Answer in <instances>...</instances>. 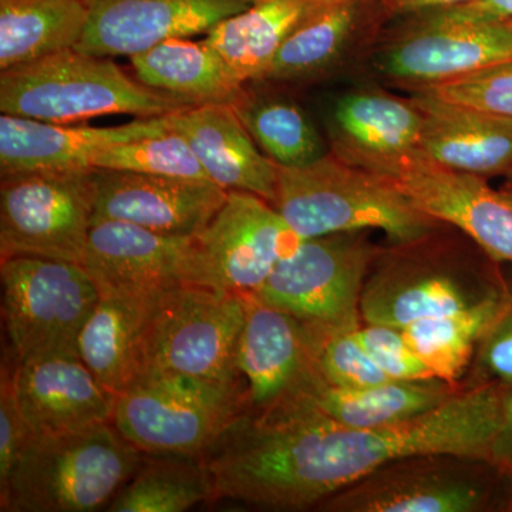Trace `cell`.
Here are the masks:
<instances>
[{
    "mask_svg": "<svg viewBox=\"0 0 512 512\" xmlns=\"http://www.w3.org/2000/svg\"><path fill=\"white\" fill-rule=\"evenodd\" d=\"M305 330L313 367L326 383L367 387L389 382L386 373L363 348L356 329L325 330L305 325Z\"/></svg>",
    "mask_w": 512,
    "mask_h": 512,
    "instance_id": "836d02e7",
    "label": "cell"
},
{
    "mask_svg": "<svg viewBox=\"0 0 512 512\" xmlns=\"http://www.w3.org/2000/svg\"><path fill=\"white\" fill-rule=\"evenodd\" d=\"M137 79L153 89L197 104L235 107L244 100L242 83L202 40L173 37L130 56Z\"/></svg>",
    "mask_w": 512,
    "mask_h": 512,
    "instance_id": "4316f807",
    "label": "cell"
},
{
    "mask_svg": "<svg viewBox=\"0 0 512 512\" xmlns=\"http://www.w3.org/2000/svg\"><path fill=\"white\" fill-rule=\"evenodd\" d=\"M505 22H507V23H508V25H510V26H511V28H512V19H507V20H505Z\"/></svg>",
    "mask_w": 512,
    "mask_h": 512,
    "instance_id": "f6af8a7d",
    "label": "cell"
},
{
    "mask_svg": "<svg viewBox=\"0 0 512 512\" xmlns=\"http://www.w3.org/2000/svg\"><path fill=\"white\" fill-rule=\"evenodd\" d=\"M356 336L390 380H423L436 377L404 338L402 329L366 323L356 329Z\"/></svg>",
    "mask_w": 512,
    "mask_h": 512,
    "instance_id": "d590c367",
    "label": "cell"
},
{
    "mask_svg": "<svg viewBox=\"0 0 512 512\" xmlns=\"http://www.w3.org/2000/svg\"><path fill=\"white\" fill-rule=\"evenodd\" d=\"M461 389L458 384L437 377L389 380L367 387H339L326 383L315 372L309 383L291 399L299 400L320 420L333 426L377 429L430 412Z\"/></svg>",
    "mask_w": 512,
    "mask_h": 512,
    "instance_id": "603a6c76",
    "label": "cell"
},
{
    "mask_svg": "<svg viewBox=\"0 0 512 512\" xmlns=\"http://www.w3.org/2000/svg\"><path fill=\"white\" fill-rule=\"evenodd\" d=\"M93 168L211 181L188 141L174 130L107 148Z\"/></svg>",
    "mask_w": 512,
    "mask_h": 512,
    "instance_id": "d6a6232c",
    "label": "cell"
},
{
    "mask_svg": "<svg viewBox=\"0 0 512 512\" xmlns=\"http://www.w3.org/2000/svg\"><path fill=\"white\" fill-rule=\"evenodd\" d=\"M274 207L303 239L380 229L394 242L414 244L437 222L392 181L338 156L278 167Z\"/></svg>",
    "mask_w": 512,
    "mask_h": 512,
    "instance_id": "3957f363",
    "label": "cell"
},
{
    "mask_svg": "<svg viewBox=\"0 0 512 512\" xmlns=\"http://www.w3.org/2000/svg\"><path fill=\"white\" fill-rule=\"evenodd\" d=\"M500 511L512 512V481L507 480V484H505L503 503H501Z\"/></svg>",
    "mask_w": 512,
    "mask_h": 512,
    "instance_id": "b9f144b4",
    "label": "cell"
},
{
    "mask_svg": "<svg viewBox=\"0 0 512 512\" xmlns=\"http://www.w3.org/2000/svg\"><path fill=\"white\" fill-rule=\"evenodd\" d=\"M171 128L188 141L208 178L227 191L258 195L274 205L278 165L248 133L229 104L205 103L170 114Z\"/></svg>",
    "mask_w": 512,
    "mask_h": 512,
    "instance_id": "44dd1931",
    "label": "cell"
},
{
    "mask_svg": "<svg viewBox=\"0 0 512 512\" xmlns=\"http://www.w3.org/2000/svg\"><path fill=\"white\" fill-rule=\"evenodd\" d=\"M500 192H501V194H503V197L505 198V200L510 202V204L512 205V185H510V184L505 185L503 190H500Z\"/></svg>",
    "mask_w": 512,
    "mask_h": 512,
    "instance_id": "7bdbcfd3",
    "label": "cell"
},
{
    "mask_svg": "<svg viewBox=\"0 0 512 512\" xmlns=\"http://www.w3.org/2000/svg\"><path fill=\"white\" fill-rule=\"evenodd\" d=\"M86 32L74 49L133 56L173 37L207 35L254 0H87Z\"/></svg>",
    "mask_w": 512,
    "mask_h": 512,
    "instance_id": "9a60e30c",
    "label": "cell"
},
{
    "mask_svg": "<svg viewBox=\"0 0 512 512\" xmlns=\"http://www.w3.org/2000/svg\"><path fill=\"white\" fill-rule=\"evenodd\" d=\"M94 221L128 222L170 237H194L221 210L228 192L212 181L99 170Z\"/></svg>",
    "mask_w": 512,
    "mask_h": 512,
    "instance_id": "5bb4252c",
    "label": "cell"
},
{
    "mask_svg": "<svg viewBox=\"0 0 512 512\" xmlns=\"http://www.w3.org/2000/svg\"><path fill=\"white\" fill-rule=\"evenodd\" d=\"M372 173L392 181L423 214L461 229L493 261L512 264V205L485 178L444 167L419 148Z\"/></svg>",
    "mask_w": 512,
    "mask_h": 512,
    "instance_id": "7c38bea8",
    "label": "cell"
},
{
    "mask_svg": "<svg viewBox=\"0 0 512 512\" xmlns=\"http://www.w3.org/2000/svg\"><path fill=\"white\" fill-rule=\"evenodd\" d=\"M508 387L470 384L430 412L377 429L333 426L296 399L244 413L205 454L214 500L305 511L400 458L490 461Z\"/></svg>",
    "mask_w": 512,
    "mask_h": 512,
    "instance_id": "6da1fadb",
    "label": "cell"
},
{
    "mask_svg": "<svg viewBox=\"0 0 512 512\" xmlns=\"http://www.w3.org/2000/svg\"><path fill=\"white\" fill-rule=\"evenodd\" d=\"M335 0H254L205 35L238 82L259 80L282 43L305 20Z\"/></svg>",
    "mask_w": 512,
    "mask_h": 512,
    "instance_id": "d4e9b609",
    "label": "cell"
},
{
    "mask_svg": "<svg viewBox=\"0 0 512 512\" xmlns=\"http://www.w3.org/2000/svg\"><path fill=\"white\" fill-rule=\"evenodd\" d=\"M12 372L13 363H3L0 377V497L8 491L13 471L35 437L20 412Z\"/></svg>",
    "mask_w": 512,
    "mask_h": 512,
    "instance_id": "8d00e7d4",
    "label": "cell"
},
{
    "mask_svg": "<svg viewBox=\"0 0 512 512\" xmlns=\"http://www.w3.org/2000/svg\"><path fill=\"white\" fill-rule=\"evenodd\" d=\"M511 296L508 289L464 311L419 320L402 329L404 338L437 379L458 384Z\"/></svg>",
    "mask_w": 512,
    "mask_h": 512,
    "instance_id": "f1b7e54d",
    "label": "cell"
},
{
    "mask_svg": "<svg viewBox=\"0 0 512 512\" xmlns=\"http://www.w3.org/2000/svg\"><path fill=\"white\" fill-rule=\"evenodd\" d=\"M508 177V184L512 185V170L510 171V174L507 175Z\"/></svg>",
    "mask_w": 512,
    "mask_h": 512,
    "instance_id": "ee69618b",
    "label": "cell"
},
{
    "mask_svg": "<svg viewBox=\"0 0 512 512\" xmlns=\"http://www.w3.org/2000/svg\"><path fill=\"white\" fill-rule=\"evenodd\" d=\"M80 265L99 292L151 295L202 286L194 237H170L123 221L93 222Z\"/></svg>",
    "mask_w": 512,
    "mask_h": 512,
    "instance_id": "4fadbf2b",
    "label": "cell"
},
{
    "mask_svg": "<svg viewBox=\"0 0 512 512\" xmlns=\"http://www.w3.org/2000/svg\"><path fill=\"white\" fill-rule=\"evenodd\" d=\"M242 299L238 369L247 384L248 410L261 412L296 396L316 370L301 320L252 296Z\"/></svg>",
    "mask_w": 512,
    "mask_h": 512,
    "instance_id": "e0dca14e",
    "label": "cell"
},
{
    "mask_svg": "<svg viewBox=\"0 0 512 512\" xmlns=\"http://www.w3.org/2000/svg\"><path fill=\"white\" fill-rule=\"evenodd\" d=\"M143 456L113 423L35 436L0 497V511L103 510L136 473Z\"/></svg>",
    "mask_w": 512,
    "mask_h": 512,
    "instance_id": "277c9868",
    "label": "cell"
},
{
    "mask_svg": "<svg viewBox=\"0 0 512 512\" xmlns=\"http://www.w3.org/2000/svg\"><path fill=\"white\" fill-rule=\"evenodd\" d=\"M477 382L512 386V296L476 353Z\"/></svg>",
    "mask_w": 512,
    "mask_h": 512,
    "instance_id": "74e56055",
    "label": "cell"
},
{
    "mask_svg": "<svg viewBox=\"0 0 512 512\" xmlns=\"http://www.w3.org/2000/svg\"><path fill=\"white\" fill-rule=\"evenodd\" d=\"M212 497L211 474L202 457L144 454L136 473L106 510L183 512Z\"/></svg>",
    "mask_w": 512,
    "mask_h": 512,
    "instance_id": "f546056e",
    "label": "cell"
},
{
    "mask_svg": "<svg viewBox=\"0 0 512 512\" xmlns=\"http://www.w3.org/2000/svg\"><path fill=\"white\" fill-rule=\"evenodd\" d=\"M258 147L278 167H301L323 157L322 141L301 109L288 101H241L234 107Z\"/></svg>",
    "mask_w": 512,
    "mask_h": 512,
    "instance_id": "1f68e13d",
    "label": "cell"
},
{
    "mask_svg": "<svg viewBox=\"0 0 512 512\" xmlns=\"http://www.w3.org/2000/svg\"><path fill=\"white\" fill-rule=\"evenodd\" d=\"M419 150L451 170L491 177L512 170V120L417 93Z\"/></svg>",
    "mask_w": 512,
    "mask_h": 512,
    "instance_id": "7402d4cb",
    "label": "cell"
},
{
    "mask_svg": "<svg viewBox=\"0 0 512 512\" xmlns=\"http://www.w3.org/2000/svg\"><path fill=\"white\" fill-rule=\"evenodd\" d=\"M467 2L470 0H376L377 6L389 15H423Z\"/></svg>",
    "mask_w": 512,
    "mask_h": 512,
    "instance_id": "60d3db41",
    "label": "cell"
},
{
    "mask_svg": "<svg viewBox=\"0 0 512 512\" xmlns=\"http://www.w3.org/2000/svg\"><path fill=\"white\" fill-rule=\"evenodd\" d=\"M508 291L501 278L468 279L444 268L397 265L382 269L363 286V322L403 329L414 322L464 311Z\"/></svg>",
    "mask_w": 512,
    "mask_h": 512,
    "instance_id": "ffe728a7",
    "label": "cell"
},
{
    "mask_svg": "<svg viewBox=\"0 0 512 512\" xmlns=\"http://www.w3.org/2000/svg\"><path fill=\"white\" fill-rule=\"evenodd\" d=\"M302 242L271 202L251 192L229 191L210 224L194 235L201 284L252 295Z\"/></svg>",
    "mask_w": 512,
    "mask_h": 512,
    "instance_id": "8fae6325",
    "label": "cell"
},
{
    "mask_svg": "<svg viewBox=\"0 0 512 512\" xmlns=\"http://www.w3.org/2000/svg\"><path fill=\"white\" fill-rule=\"evenodd\" d=\"M244 322V299L237 293L201 285L151 293L144 323L143 375L167 372L244 382L237 363Z\"/></svg>",
    "mask_w": 512,
    "mask_h": 512,
    "instance_id": "8992f818",
    "label": "cell"
},
{
    "mask_svg": "<svg viewBox=\"0 0 512 512\" xmlns=\"http://www.w3.org/2000/svg\"><path fill=\"white\" fill-rule=\"evenodd\" d=\"M2 313L13 362L79 356L80 332L100 292L86 269L74 262L10 256L0 264Z\"/></svg>",
    "mask_w": 512,
    "mask_h": 512,
    "instance_id": "52a82bcc",
    "label": "cell"
},
{
    "mask_svg": "<svg viewBox=\"0 0 512 512\" xmlns=\"http://www.w3.org/2000/svg\"><path fill=\"white\" fill-rule=\"evenodd\" d=\"M417 93L512 120V60L456 79L423 84Z\"/></svg>",
    "mask_w": 512,
    "mask_h": 512,
    "instance_id": "e575fe53",
    "label": "cell"
},
{
    "mask_svg": "<svg viewBox=\"0 0 512 512\" xmlns=\"http://www.w3.org/2000/svg\"><path fill=\"white\" fill-rule=\"evenodd\" d=\"M89 16L87 0H0V70L74 49Z\"/></svg>",
    "mask_w": 512,
    "mask_h": 512,
    "instance_id": "83f0119b",
    "label": "cell"
},
{
    "mask_svg": "<svg viewBox=\"0 0 512 512\" xmlns=\"http://www.w3.org/2000/svg\"><path fill=\"white\" fill-rule=\"evenodd\" d=\"M507 480L487 460L424 454L400 458L319 505L328 512L498 510Z\"/></svg>",
    "mask_w": 512,
    "mask_h": 512,
    "instance_id": "ba28073f",
    "label": "cell"
},
{
    "mask_svg": "<svg viewBox=\"0 0 512 512\" xmlns=\"http://www.w3.org/2000/svg\"><path fill=\"white\" fill-rule=\"evenodd\" d=\"M451 22H494L512 19V0H470L453 8L423 13Z\"/></svg>",
    "mask_w": 512,
    "mask_h": 512,
    "instance_id": "f35d334b",
    "label": "cell"
},
{
    "mask_svg": "<svg viewBox=\"0 0 512 512\" xmlns=\"http://www.w3.org/2000/svg\"><path fill=\"white\" fill-rule=\"evenodd\" d=\"M197 106L192 100L131 79L110 57L62 50L0 73V111L45 123L74 124L130 114L167 116Z\"/></svg>",
    "mask_w": 512,
    "mask_h": 512,
    "instance_id": "7a4b0ae2",
    "label": "cell"
},
{
    "mask_svg": "<svg viewBox=\"0 0 512 512\" xmlns=\"http://www.w3.org/2000/svg\"><path fill=\"white\" fill-rule=\"evenodd\" d=\"M376 256L363 231L303 239L252 298L325 330L357 329L360 299Z\"/></svg>",
    "mask_w": 512,
    "mask_h": 512,
    "instance_id": "30bf717a",
    "label": "cell"
},
{
    "mask_svg": "<svg viewBox=\"0 0 512 512\" xmlns=\"http://www.w3.org/2000/svg\"><path fill=\"white\" fill-rule=\"evenodd\" d=\"M419 16L420 28L384 57V72L392 77L430 84L512 60V28L505 20L451 22Z\"/></svg>",
    "mask_w": 512,
    "mask_h": 512,
    "instance_id": "d6986e66",
    "label": "cell"
},
{
    "mask_svg": "<svg viewBox=\"0 0 512 512\" xmlns=\"http://www.w3.org/2000/svg\"><path fill=\"white\" fill-rule=\"evenodd\" d=\"M92 170L2 175L0 256L82 264L96 211Z\"/></svg>",
    "mask_w": 512,
    "mask_h": 512,
    "instance_id": "9c48e42d",
    "label": "cell"
},
{
    "mask_svg": "<svg viewBox=\"0 0 512 512\" xmlns=\"http://www.w3.org/2000/svg\"><path fill=\"white\" fill-rule=\"evenodd\" d=\"M247 410L245 382L151 372L117 396L113 424L141 453L202 457Z\"/></svg>",
    "mask_w": 512,
    "mask_h": 512,
    "instance_id": "5b68a950",
    "label": "cell"
},
{
    "mask_svg": "<svg viewBox=\"0 0 512 512\" xmlns=\"http://www.w3.org/2000/svg\"><path fill=\"white\" fill-rule=\"evenodd\" d=\"M12 376L20 412L35 436L113 423L116 394L79 356L13 362Z\"/></svg>",
    "mask_w": 512,
    "mask_h": 512,
    "instance_id": "2e32d148",
    "label": "cell"
},
{
    "mask_svg": "<svg viewBox=\"0 0 512 512\" xmlns=\"http://www.w3.org/2000/svg\"><path fill=\"white\" fill-rule=\"evenodd\" d=\"M421 128L423 113L413 100L383 93L349 94L333 113L338 157L369 171L417 150Z\"/></svg>",
    "mask_w": 512,
    "mask_h": 512,
    "instance_id": "cb8c5ba5",
    "label": "cell"
},
{
    "mask_svg": "<svg viewBox=\"0 0 512 512\" xmlns=\"http://www.w3.org/2000/svg\"><path fill=\"white\" fill-rule=\"evenodd\" d=\"M369 0H335L302 23L282 43L259 80H289L328 67L365 15Z\"/></svg>",
    "mask_w": 512,
    "mask_h": 512,
    "instance_id": "4dcf8cb0",
    "label": "cell"
},
{
    "mask_svg": "<svg viewBox=\"0 0 512 512\" xmlns=\"http://www.w3.org/2000/svg\"><path fill=\"white\" fill-rule=\"evenodd\" d=\"M173 130L170 114L114 127L70 126L25 117L0 116L2 175L35 171L92 170L107 148Z\"/></svg>",
    "mask_w": 512,
    "mask_h": 512,
    "instance_id": "ac0fdd59",
    "label": "cell"
},
{
    "mask_svg": "<svg viewBox=\"0 0 512 512\" xmlns=\"http://www.w3.org/2000/svg\"><path fill=\"white\" fill-rule=\"evenodd\" d=\"M491 464L505 480L512 481V386L505 396L503 421L491 450Z\"/></svg>",
    "mask_w": 512,
    "mask_h": 512,
    "instance_id": "ab89813d",
    "label": "cell"
},
{
    "mask_svg": "<svg viewBox=\"0 0 512 512\" xmlns=\"http://www.w3.org/2000/svg\"><path fill=\"white\" fill-rule=\"evenodd\" d=\"M148 298L150 295L100 292L99 302L80 332V359L116 396L143 375Z\"/></svg>",
    "mask_w": 512,
    "mask_h": 512,
    "instance_id": "484cf974",
    "label": "cell"
}]
</instances>
